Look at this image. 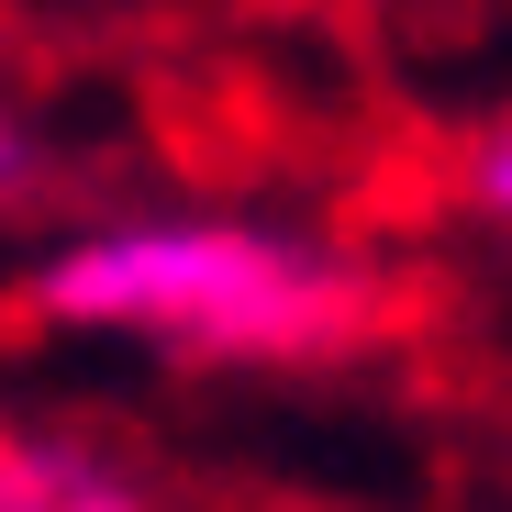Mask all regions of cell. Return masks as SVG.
Returning <instances> with one entry per match:
<instances>
[{"instance_id":"obj_1","label":"cell","mask_w":512,"mask_h":512,"mask_svg":"<svg viewBox=\"0 0 512 512\" xmlns=\"http://www.w3.org/2000/svg\"><path fill=\"white\" fill-rule=\"evenodd\" d=\"M34 312L67 334H145L212 368H279L346 346L368 323V279L256 212H145L67 234L34 268Z\"/></svg>"},{"instance_id":"obj_2","label":"cell","mask_w":512,"mask_h":512,"mask_svg":"<svg viewBox=\"0 0 512 512\" xmlns=\"http://www.w3.org/2000/svg\"><path fill=\"white\" fill-rule=\"evenodd\" d=\"M0 512H145V490L56 423H0Z\"/></svg>"},{"instance_id":"obj_3","label":"cell","mask_w":512,"mask_h":512,"mask_svg":"<svg viewBox=\"0 0 512 512\" xmlns=\"http://www.w3.org/2000/svg\"><path fill=\"white\" fill-rule=\"evenodd\" d=\"M468 201H479L490 223H512V123L479 134V156H468Z\"/></svg>"},{"instance_id":"obj_4","label":"cell","mask_w":512,"mask_h":512,"mask_svg":"<svg viewBox=\"0 0 512 512\" xmlns=\"http://www.w3.org/2000/svg\"><path fill=\"white\" fill-rule=\"evenodd\" d=\"M23 190H34V134L0 112V201H23Z\"/></svg>"}]
</instances>
